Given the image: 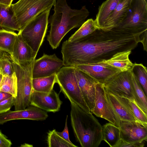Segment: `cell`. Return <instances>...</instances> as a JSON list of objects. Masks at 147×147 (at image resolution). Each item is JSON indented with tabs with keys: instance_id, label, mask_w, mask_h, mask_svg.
Wrapping results in <instances>:
<instances>
[{
	"instance_id": "cell-21",
	"label": "cell",
	"mask_w": 147,
	"mask_h": 147,
	"mask_svg": "<svg viewBox=\"0 0 147 147\" xmlns=\"http://www.w3.org/2000/svg\"><path fill=\"white\" fill-rule=\"evenodd\" d=\"M131 52V50H127L119 52L109 59L101 62L117 68L121 72L130 71L134 64L129 58Z\"/></svg>"
},
{
	"instance_id": "cell-38",
	"label": "cell",
	"mask_w": 147,
	"mask_h": 147,
	"mask_svg": "<svg viewBox=\"0 0 147 147\" xmlns=\"http://www.w3.org/2000/svg\"><path fill=\"white\" fill-rule=\"evenodd\" d=\"M11 96V94L7 93L0 91V102L9 98Z\"/></svg>"
},
{
	"instance_id": "cell-34",
	"label": "cell",
	"mask_w": 147,
	"mask_h": 147,
	"mask_svg": "<svg viewBox=\"0 0 147 147\" xmlns=\"http://www.w3.org/2000/svg\"><path fill=\"white\" fill-rule=\"evenodd\" d=\"M144 142H128L121 140L115 147H143Z\"/></svg>"
},
{
	"instance_id": "cell-40",
	"label": "cell",
	"mask_w": 147,
	"mask_h": 147,
	"mask_svg": "<svg viewBox=\"0 0 147 147\" xmlns=\"http://www.w3.org/2000/svg\"><path fill=\"white\" fill-rule=\"evenodd\" d=\"M3 76L0 73V83L2 80Z\"/></svg>"
},
{
	"instance_id": "cell-24",
	"label": "cell",
	"mask_w": 147,
	"mask_h": 147,
	"mask_svg": "<svg viewBox=\"0 0 147 147\" xmlns=\"http://www.w3.org/2000/svg\"><path fill=\"white\" fill-rule=\"evenodd\" d=\"M131 72L134 101L143 111L147 115L146 96L136 76L131 70Z\"/></svg>"
},
{
	"instance_id": "cell-11",
	"label": "cell",
	"mask_w": 147,
	"mask_h": 147,
	"mask_svg": "<svg viewBox=\"0 0 147 147\" xmlns=\"http://www.w3.org/2000/svg\"><path fill=\"white\" fill-rule=\"evenodd\" d=\"M75 67L85 72L98 82L104 85L111 80L121 71L102 62Z\"/></svg>"
},
{
	"instance_id": "cell-20",
	"label": "cell",
	"mask_w": 147,
	"mask_h": 147,
	"mask_svg": "<svg viewBox=\"0 0 147 147\" xmlns=\"http://www.w3.org/2000/svg\"><path fill=\"white\" fill-rule=\"evenodd\" d=\"M0 27L6 30L20 31L18 24L11 7L0 3Z\"/></svg>"
},
{
	"instance_id": "cell-39",
	"label": "cell",
	"mask_w": 147,
	"mask_h": 147,
	"mask_svg": "<svg viewBox=\"0 0 147 147\" xmlns=\"http://www.w3.org/2000/svg\"><path fill=\"white\" fill-rule=\"evenodd\" d=\"M13 0H0V3L11 6Z\"/></svg>"
},
{
	"instance_id": "cell-3",
	"label": "cell",
	"mask_w": 147,
	"mask_h": 147,
	"mask_svg": "<svg viewBox=\"0 0 147 147\" xmlns=\"http://www.w3.org/2000/svg\"><path fill=\"white\" fill-rule=\"evenodd\" d=\"M71 124L77 141L82 147H97L102 140V126L91 113L71 103Z\"/></svg>"
},
{
	"instance_id": "cell-1",
	"label": "cell",
	"mask_w": 147,
	"mask_h": 147,
	"mask_svg": "<svg viewBox=\"0 0 147 147\" xmlns=\"http://www.w3.org/2000/svg\"><path fill=\"white\" fill-rule=\"evenodd\" d=\"M142 34H134L116 27L96 29L72 41L64 42L61 49L63 66L76 67L108 60L116 53L132 50L140 42Z\"/></svg>"
},
{
	"instance_id": "cell-30",
	"label": "cell",
	"mask_w": 147,
	"mask_h": 147,
	"mask_svg": "<svg viewBox=\"0 0 147 147\" xmlns=\"http://www.w3.org/2000/svg\"><path fill=\"white\" fill-rule=\"evenodd\" d=\"M131 71L136 76L144 90L147 94V71L146 67L141 63H134Z\"/></svg>"
},
{
	"instance_id": "cell-14",
	"label": "cell",
	"mask_w": 147,
	"mask_h": 147,
	"mask_svg": "<svg viewBox=\"0 0 147 147\" xmlns=\"http://www.w3.org/2000/svg\"><path fill=\"white\" fill-rule=\"evenodd\" d=\"M121 139L128 142L146 141L147 125L140 123L120 121Z\"/></svg>"
},
{
	"instance_id": "cell-23",
	"label": "cell",
	"mask_w": 147,
	"mask_h": 147,
	"mask_svg": "<svg viewBox=\"0 0 147 147\" xmlns=\"http://www.w3.org/2000/svg\"><path fill=\"white\" fill-rule=\"evenodd\" d=\"M102 140L111 147H115L121 140L119 127L110 123H107L102 126Z\"/></svg>"
},
{
	"instance_id": "cell-9",
	"label": "cell",
	"mask_w": 147,
	"mask_h": 147,
	"mask_svg": "<svg viewBox=\"0 0 147 147\" xmlns=\"http://www.w3.org/2000/svg\"><path fill=\"white\" fill-rule=\"evenodd\" d=\"M95 90L94 106L91 113L119 127L120 120L108 100L103 85L97 82Z\"/></svg>"
},
{
	"instance_id": "cell-12",
	"label": "cell",
	"mask_w": 147,
	"mask_h": 147,
	"mask_svg": "<svg viewBox=\"0 0 147 147\" xmlns=\"http://www.w3.org/2000/svg\"><path fill=\"white\" fill-rule=\"evenodd\" d=\"M63 66V61L55 54L48 55L44 53L42 57L34 61L33 78L48 77L56 74Z\"/></svg>"
},
{
	"instance_id": "cell-10",
	"label": "cell",
	"mask_w": 147,
	"mask_h": 147,
	"mask_svg": "<svg viewBox=\"0 0 147 147\" xmlns=\"http://www.w3.org/2000/svg\"><path fill=\"white\" fill-rule=\"evenodd\" d=\"M103 85L106 92L134 101L131 71L121 72Z\"/></svg>"
},
{
	"instance_id": "cell-19",
	"label": "cell",
	"mask_w": 147,
	"mask_h": 147,
	"mask_svg": "<svg viewBox=\"0 0 147 147\" xmlns=\"http://www.w3.org/2000/svg\"><path fill=\"white\" fill-rule=\"evenodd\" d=\"M133 0H121L105 21L101 30H110L117 26L125 19Z\"/></svg>"
},
{
	"instance_id": "cell-22",
	"label": "cell",
	"mask_w": 147,
	"mask_h": 147,
	"mask_svg": "<svg viewBox=\"0 0 147 147\" xmlns=\"http://www.w3.org/2000/svg\"><path fill=\"white\" fill-rule=\"evenodd\" d=\"M121 0H106L99 6L96 19L94 20L97 29L101 30L105 21Z\"/></svg>"
},
{
	"instance_id": "cell-37",
	"label": "cell",
	"mask_w": 147,
	"mask_h": 147,
	"mask_svg": "<svg viewBox=\"0 0 147 147\" xmlns=\"http://www.w3.org/2000/svg\"><path fill=\"white\" fill-rule=\"evenodd\" d=\"M147 31H145L143 34H142L140 37V42H141L144 47V50L147 51Z\"/></svg>"
},
{
	"instance_id": "cell-32",
	"label": "cell",
	"mask_w": 147,
	"mask_h": 147,
	"mask_svg": "<svg viewBox=\"0 0 147 147\" xmlns=\"http://www.w3.org/2000/svg\"><path fill=\"white\" fill-rule=\"evenodd\" d=\"M129 100L133 113L136 119L142 123L147 125V115L143 111L134 101L129 99Z\"/></svg>"
},
{
	"instance_id": "cell-33",
	"label": "cell",
	"mask_w": 147,
	"mask_h": 147,
	"mask_svg": "<svg viewBox=\"0 0 147 147\" xmlns=\"http://www.w3.org/2000/svg\"><path fill=\"white\" fill-rule=\"evenodd\" d=\"M14 97L12 96L0 102V114L5 113L14 106Z\"/></svg>"
},
{
	"instance_id": "cell-16",
	"label": "cell",
	"mask_w": 147,
	"mask_h": 147,
	"mask_svg": "<svg viewBox=\"0 0 147 147\" xmlns=\"http://www.w3.org/2000/svg\"><path fill=\"white\" fill-rule=\"evenodd\" d=\"M75 67V73L79 86L91 113L94 106L95 85L97 82L85 72Z\"/></svg>"
},
{
	"instance_id": "cell-18",
	"label": "cell",
	"mask_w": 147,
	"mask_h": 147,
	"mask_svg": "<svg viewBox=\"0 0 147 147\" xmlns=\"http://www.w3.org/2000/svg\"><path fill=\"white\" fill-rule=\"evenodd\" d=\"M11 56L14 61L21 65L30 63L36 58V55L23 39L19 32L17 34Z\"/></svg>"
},
{
	"instance_id": "cell-25",
	"label": "cell",
	"mask_w": 147,
	"mask_h": 147,
	"mask_svg": "<svg viewBox=\"0 0 147 147\" xmlns=\"http://www.w3.org/2000/svg\"><path fill=\"white\" fill-rule=\"evenodd\" d=\"M56 74L47 77L33 78L32 86L35 91L49 92L51 91L57 83Z\"/></svg>"
},
{
	"instance_id": "cell-2",
	"label": "cell",
	"mask_w": 147,
	"mask_h": 147,
	"mask_svg": "<svg viewBox=\"0 0 147 147\" xmlns=\"http://www.w3.org/2000/svg\"><path fill=\"white\" fill-rule=\"evenodd\" d=\"M53 6L54 13L50 18L51 27L47 39L52 48L55 49L69 31L81 26L90 13L85 6L79 9H71L67 0H56Z\"/></svg>"
},
{
	"instance_id": "cell-8",
	"label": "cell",
	"mask_w": 147,
	"mask_h": 147,
	"mask_svg": "<svg viewBox=\"0 0 147 147\" xmlns=\"http://www.w3.org/2000/svg\"><path fill=\"white\" fill-rule=\"evenodd\" d=\"M116 27L134 34L146 31L147 0H133L126 17Z\"/></svg>"
},
{
	"instance_id": "cell-4",
	"label": "cell",
	"mask_w": 147,
	"mask_h": 147,
	"mask_svg": "<svg viewBox=\"0 0 147 147\" xmlns=\"http://www.w3.org/2000/svg\"><path fill=\"white\" fill-rule=\"evenodd\" d=\"M36 58L26 65H21L13 60L12 66L17 79V95L14 98L15 110L24 109L30 105L31 95L33 90L32 70Z\"/></svg>"
},
{
	"instance_id": "cell-31",
	"label": "cell",
	"mask_w": 147,
	"mask_h": 147,
	"mask_svg": "<svg viewBox=\"0 0 147 147\" xmlns=\"http://www.w3.org/2000/svg\"><path fill=\"white\" fill-rule=\"evenodd\" d=\"M47 143L49 147H77L65 140L57 133L55 129L50 131L48 133Z\"/></svg>"
},
{
	"instance_id": "cell-13",
	"label": "cell",
	"mask_w": 147,
	"mask_h": 147,
	"mask_svg": "<svg viewBox=\"0 0 147 147\" xmlns=\"http://www.w3.org/2000/svg\"><path fill=\"white\" fill-rule=\"evenodd\" d=\"M62 104L59 94L53 90L49 92H38L33 90L32 91L30 105L47 112L55 113L59 110Z\"/></svg>"
},
{
	"instance_id": "cell-27",
	"label": "cell",
	"mask_w": 147,
	"mask_h": 147,
	"mask_svg": "<svg viewBox=\"0 0 147 147\" xmlns=\"http://www.w3.org/2000/svg\"><path fill=\"white\" fill-rule=\"evenodd\" d=\"M0 91L7 93L16 98L17 95V83L15 72L11 76H3L0 83Z\"/></svg>"
},
{
	"instance_id": "cell-15",
	"label": "cell",
	"mask_w": 147,
	"mask_h": 147,
	"mask_svg": "<svg viewBox=\"0 0 147 147\" xmlns=\"http://www.w3.org/2000/svg\"><path fill=\"white\" fill-rule=\"evenodd\" d=\"M47 112L35 106L30 105L25 109L9 111L0 114V124L13 120L29 119L43 121L48 117Z\"/></svg>"
},
{
	"instance_id": "cell-5",
	"label": "cell",
	"mask_w": 147,
	"mask_h": 147,
	"mask_svg": "<svg viewBox=\"0 0 147 147\" xmlns=\"http://www.w3.org/2000/svg\"><path fill=\"white\" fill-rule=\"evenodd\" d=\"M76 67L63 66L56 74V82L60 91L71 103H73L88 113H91L85 102L75 74Z\"/></svg>"
},
{
	"instance_id": "cell-29",
	"label": "cell",
	"mask_w": 147,
	"mask_h": 147,
	"mask_svg": "<svg viewBox=\"0 0 147 147\" xmlns=\"http://www.w3.org/2000/svg\"><path fill=\"white\" fill-rule=\"evenodd\" d=\"M10 54L0 50V73L3 76H11L14 73Z\"/></svg>"
},
{
	"instance_id": "cell-6",
	"label": "cell",
	"mask_w": 147,
	"mask_h": 147,
	"mask_svg": "<svg viewBox=\"0 0 147 147\" xmlns=\"http://www.w3.org/2000/svg\"><path fill=\"white\" fill-rule=\"evenodd\" d=\"M56 1L19 0L16 3L12 4L11 6L18 24L20 31L40 14L46 10H51Z\"/></svg>"
},
{
	"instance_id": "cell-28",
	"label": "cell",
	"mask_w": 147,
	"mask_h": 147,
	"mask_svg": "<svg viewBox=\"0 0 147 147\" xmlns=\"http://www.w3.org/2000/svg\"><path fill=\"white\" fill-rule=\"evenodd\" d=\"M96 29L94 20L92 18L88 19L67 40L71 42L85 37L91 34Z\"/></svg>"
},
{
	"instance_id": "cell-36",
	"label": "cell",
	"mask_w": 147,
	"mask_h": 147,
	"mask_svg": "<svg viewBox=\"0 0 147 147\" xmlns=\"http://www.w3.org/2000/svg\"><path fill=\"white\" fill-rule=\"evenodd\" d=\"M12 144L11 141L0 131V147H10Z\"/></svg>"
},
{
	"instance_id": "cell-7",
	"label": "cell",
	"mask_w": 147,
	"mask_h": 147,
	"mask_svg": "<svg viewBox=\"0 0 147 147\" xmlns=\"http://www.w3.org/2000/svg\"><path fill=\"white\" fill-rule=\"evenodd\" d=\"M50 10H47L40 14L19 32L36 56L47 30Z\"/></svg>"
},
{
	"instance_id": "cell-17",
	"label": "cell",
	"mask_w": 147,
	"mask_h": 147,
	"mask_svg": "<svg viewBox=\"0 0 147 147\" xmlns=\"http://www.w3.org/2000/svg\"><path fill=\"white\" fill-rule=\"evenodd\" d=\"M106 94L109 101L120 121L140 123L134 116L128 99L106 92Z\"/></svg>"
},
{
	"instance_id": "cell-35",
	"label": "cell",
	"mask_w": 147,
	"mask_h": 147,
	"mask_svg": "<svg viewBox=\"0 0 147 147\" xmlns=\"http://www.w3.org/2000/svg\"><path fill=\"white\" fill-rule=\"evenodd\" d=\"M68 116L67 115L66 116L65 127L64 130L61 132H59L57 131V134L63 138L66 141L69 143L74 144L70 141L69 138V135L68 131V129L67 126V119Z\"/></svg>"
},
{
	"instance_id": "cell-26",
	"label": "cell",
	"mask_w": 147,
	"mask_h": 147,
	"mask_svg": "<svg viewBox=\"0 0 147 147\" xmlns=\"http://www.w3.org/2000/svg\"><path fill=\"white\" fill-rule=\"evenodd\" d=\"M17 35L14 32L0 29V50L11 56Z\"/></svg>"
}]
</instances>
